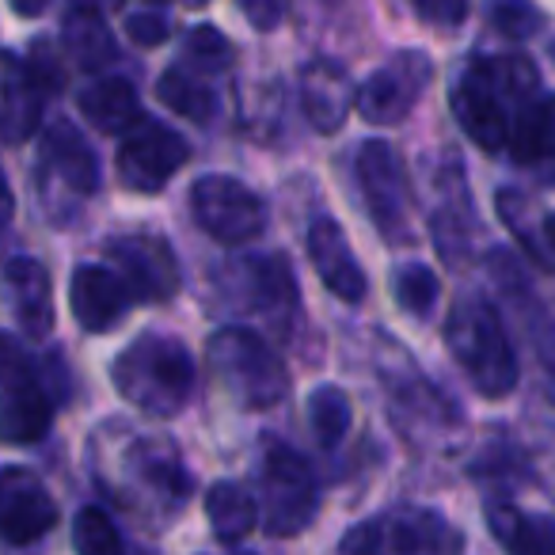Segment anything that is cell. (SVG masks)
<instances>
[{
    "instance_id": "obj_33",
    "label": "cell",
    "mask_w": 555,
    "mask_h": 555,
    "mask_svg": "<svg viewBox=\"0 0 555 555\" xmlns=\"http://www.w3.org/2000/svg\"><path fill=\"white\" fill-rule=\"evenodd\" d=\"M491 24L499 35L521 42L532 39L544 27V16H540V9L532 0H491Z\"/></svg>"
},
{
    "instance_id": "obj_2",
    "label": "cell",
    "mask_w": 555,
    "mask_h": 555,
    "mask_svg": "<svg viewBox=\"0 0 555 555\" xmlns=\"http://www.w3.org/2000/svg\"><path fill=\"white\" fill-rule=\"evenodd\" d=\"M446 347L464 370L468 385L487 400H506L517 388V354L499 312L479 297H464L446 320Z\"/></svg>"
},
{
    "instance_id": "obj_32",
    "label": "cell",
    "mask_w": 555,
    "mask_h": 555,
    "mask_svg": "<svg viewBox=\"0 0 555 555\" xmlns=\"http://www.w3.org/2000/svg\"><path fill=\"white\" fill-rule=\"evenodd\" d=\"M186 62H191V69H198V73H224L232 62H236V50H232V42L224 39L217 27L202 24L186 35Z\"/></svg>"
},
{
    "instance_id": "obj_16",
    "label": "cell",
    "mask_w": 555,
    "mask_h": 555,
    "mask_svg": "<svg viewBox=\"0 0 555 555\" xmlns=\"http://www.w3.org/2000/svg\"><path fill=\"white\" fill-rule=\"evenodd\" d=\"M4 289L20 332L31 343H47L54 332V282L47 267L31 255H12L4 267Z\"/></svg>"
},
{
    "instance_id": "obj_30",
    "label": "cell",
    "mask_w": 555,
    "mask_h": 555,
    "mask_svg": "<svg viewBox=\"0 0 555 555\" xmlns=\"http://www.w3.org/2000/svg\"><path fill=\"white\" fill-rule=\"evenodd\" d=\"M392 297L408 317L423 320V317H430L434 305H438L441 282L426 262H400V267L392 270Z\"/></svg>"
},
{
    "instance_id": "obj_5",
    "label": "cell",
    "mask_w": 555,
    "mask_h": 555,
    "mask_svg": "<svg viewBox=\"0 0 555 555\" xmlns=\"http://www.w3.org/2000/svg\"><path fill=\"white\" fill-rule=\"evenodd\" d=\"M358 183H362L365 206L388 244H415V224H411V183L388 141L373 138L358 149Z\"/></svg>"
},
{
    "instance_id": "obj_23",
    "label": "cell",
    "mask_w": 555,
    "mask_h": 555,
    "mask_svg": "<svg viewBox=\"0 0 555 555\" xmlns=\"http://www.w3.org/2000/svg\"><path fill=\"white\" fill-rule=\"evenodd\" d=\"M62 47L77 62V69L85 73L107 69L118 57V42L111 35V27L103 24V12L80 9V4H73V12L62 20Z\"/></svg>"
},
{
    "instance_id": "obj_39",
    "label": "cell",
    "mask_w": 555,
    "mask_h": 555,
    "mask_svg": "<svg viewBox=\"0 0 555 555\" xmlns=\"http://www.w3.org/2000/svg\"><path fill=\"white\" fill-rule=\"evenodd\" d=\"M80 9H95V12H122L126 0H73Z\"/></svg>"
},
{
    "instance_id": "obj_36",
    "label": "cell",
    "mask_w": 555,
    "mask_h": 555,
    "mask_svg": "<svg viewBox=\"0 0 555 555\" xmlns=\"http://www.w3.org/2000/svg\"><path fill=\"white\" fill-rule=\"evenodd\" d=\"M126 35H130L138 47H164L171 35V24L160 16V12H133V16H126Z\"/></svg>"
},
{
    "instance_id": "obj_12",
    "label": "cell",
    "mask_w": 555,
    "mask_h": 555,
    "mask_svg": "<svg viewBox=\"0 0 555 555\" xmlns=\"http://www.w3.org/2000/svg\"><path fill=\"white\" fill-rule=\"evenodd\" d=\"M107 262L126 278V286L138 301H168L179 289L176 251L156 232H130L107 244Z\"/></svg>"
},
{
    "instance_id": "obj_27",
    "label": "cell",
    "mask_w": 555,
    "mask_h": 555,
    "mask_svg": "<svg viewBox=\"0 0 555 555\" xmlns=\"http://www.w3.org/2000/svg\"><path fill=\"white\" fill-rule=\"evenodd\" d=\"M472 77L479 85L491 88L499 100H514V103H529L540 92V73L537 65L525 54H491V57H476L472 62Z\"/></svg>"
},
{
    "instance_id": "obj_4",
    "label": "cell",
    "mask_w": 555,
    "mask_h": 555,
    "mask_svg": "<svg viewBox=\"0 0 555 555\" xmlns=\"http://www.w3.org/2000/svg\"><path fill=\"white\" fill-rule=\"evenodd\" d=\"M262 529L270 537H297L320 509V491L305 456L286 441L262 449Z\"/></svg>"
},
{
    "instance_id": "obj_38",
    "label": "cell",
    "mask_w": 555,
    "mask_h": 555,
    "mask_svg": "<svg viewBox=\"0 0 555 555\" xmlns=\"http://www.w3.org/2000/svg\"><path fill=\"white\" fill-rule=\"evenodd\" d=\"M12 4V12L16 16H24V20H35V16H42V12L50 9V0H9Z\"/></svg>"
},
{
    "instance_id": "obj_19",
    "label": "cell",
    "mask_w": 555,
    "mask_h": 555,
    "mask_svg": "<svg viewBox=\"0 0 555 555\" xmlns=\"http://www.w3.org/2000/svg\"><path fill=\"white\" fill-rule=\"evenodd\" d=\"M42 164L57 183L80 198L100 191V156L73 122H54L42 133Z\"/></svg>"
},
{
    "instance_id": "obj_21",
    "label": "cell",
    "mask_w": 555,
    "mask_h": 555,
    "mask_svg": "<svg viewBox=\"0 0 555 555\" xmlns=\"http://www.w3.org/2000/svg\"><path fill=\"white\" fill-rule=\"evenodd\" d=\"M80 115L100 133H130L145 118L138 100V88L122 77H103L80 92Z\"/></svg>"
},
{
    "instance_id": "obj_3",
    "label": "cell",
    "mask_w": 555,
    "mask_h": 555,
    "mask_svg": "<svg viewBox=\"0 0 555 555\" xmlns=\"http://www.w3.org/2000/svg\"><path fill=\"white\" fill-rule=\"evenodd\" d=\"M209 365H214L217 380L224 385V392L240 403V408L267 411L278 408L289 392V373L282 365V358L270 350V343H262L247 327H221L209 335L206 343Z\"/></svg>"
},
{
    "instance_id": "obj_8",
    "label": "cell",
    "mask_w": 555,
    "mask_h": 555,
    "mask_svg": "<svg viewBox=\"0 0 555 555\" xmlns=\"http://www.w3.org/2000/svg\"><path fill=\"white\" fill-rule=\"evenodd\" d=\"M0 385H4V408H0V430L9 446H31L42 441L54 423V396L47 392L42 377L35 373L31 358L20 350L12 335L0 339Z\"/></svg>"
},
{
    "instance_id": "obj_7",
    "label": "cell",
    "mask_w": 555,
    "mask_h": 555,
    "mask_svg": "<svg viewBox=\"0 0 555 555\" xmlns=\"http://www.w3.org/2000/svg\"><path fill=\"white\" fill-rule=\"evenodd\" d=\"M343 552H461L464 537L441 514L423 506H400L362 521L339 540Z\"/></svg>"
},
{
    "instance_id": "obj_14",
    "label": "cell",
    "mask_w": 555,
    "mask_h": 555,
    "mask_svg": "<svg viewBox=\"0 0 555 555\" xmlns=\"http://www.w3.org/2000/svg\"><path fill=\"white\" fill-rule=\"evenodd\" d=\"M138 297L130 294L126 278L115 267L85 262L69 278V312L88 335H107L130 317V305Z\"/></svg>"
},
{
    "instance_id": "obj_11",
    "label": "cell",
    "mask_w": 555,
    "mask_h": 555,
    "mask_svg": "<svg viewBox=\"0 0 555 555\" xmlns=\"http://www.w3.org/2000/svg\"><path fill=\"white\" fill-rule=\"evenodd\" d=\"M434 80V62L418 50H403L388 65H380L362 88H358V115L370 126H392L411 115L418 95Z\"/></svg>"
},
{
    "instance_id": "obj_35",
    "label": "cell",
    "mask_w": 555,
    "mask_h": 555,
    "mask_svg": "<svg viewBox=\"0 0 555 555\" xmlns=\"http://www.w3.org/2000/svg\"><path fill=\"white\" fill-rule=\"evenodd\" d=\"M411 9L418 12V20L446 27V31H453V27H461L468 20V0H411Z\"/></svg>"
},
{
    "instance_id": "obj_15",
    "label": "cell",
    "mask_w": 555,
    "mask_h": 555,
    "mask_svg": "<svg viewBox=\"0 0 555 555\" xmlns=\"http://www.w3.org/2000/svg\"><path fill=\"white\" fill-rule=\"evenodd\" d=\"M305 247H309L312 270L320 274V282H324L339 301H347V305L365 301L370 278H365L362 262L354 259V247H350L347 232H343V224L335 221V217H317V221L309 224Z\"/></svg>"
},
{
    "instance_id": "obj_26",
    "label": "cell",
    "mask_w": 555,
    "mask_h": 555,
    "mask_svg": "<svg viewBox=\"0 0 555 555\" xmlns=\"http://www.w3.org/2000/svg\"><path fill=\"white\" fill-rule=\"evenodd\" d=\"M487 525H491V537L506 552H555V521L532 517L525 509L509 506V502H491L487 506Z\"/></svg>"
},
{
    "instance_id": "obj_18",
    "label": "cell",
    "mask_w": 555,
    "mask_h": 555,
    "mask_svg": "<svg viewBox=\"0 0 555 555\" xmlns=\"http://www.w3.org/2000/svg\"><path fill=\"white\" fill-rule=\"evenodd\" d=\"M449 107H453V118L461 122V130L476 141L487 153H499L509 141V115H506V100L491 92L487 85H479L472 73H464L461 85H453L449 92Z\"/></svg>"
},
{
    "instance_id": "obj_9",
    "label": "cell",
    "mask_w": 555,
    "mask_h": 555,
    "mask_svg": "<svg viewBox=\"0 0 555 555\" xmlns=\"http://www.w3.org/2000/svg\"><path fill=\"white\" fill-rule=\"evenodd\" d=\"M191 214L206 236L224 247L251 244L267 229L262 198L232 176H202L191 183Z\"/></svg>"
},
{
    "instance_id": "obj_22",
    "label": "cell",
    "mask_w": 555,
    "mask_h": 555,
    "mask_svg": "<svg viewBox=\"0 0 555 555\" xmlns=\"http://www.w3.org/2000/svg\"><path fill=\"white\" fill-rule=\"evenodd\" d=\"M494 206H499L506 229L517 236V244L525 247V255H532L540 267L555 270V209H537L517 191H499Z\"/></svg>"
},
{
    "instance_id": "obj_17",
    "label": "cell",
    "mask_w": 555,
    "mask_h": 555,
    "mask_svg": "<svg viewBox=\"0 0 555 555\" xmlns=\"http://www.w3.org/2000/svg\"><path fill=\"white\" fill-rule=\"evenodd\" d=\"M301 100H305V118H309L317 133L343 130L350 107H358V92L350 85L347 65L332 62V57H317V62L305 65Z\"/></svg>"
},
{
    "instance_id": "obj_34",
    "label": "cell",
    "mask_w": 555,
    "mask_h": 555,
    "mask_svg": "<svg viewBox=\"0 0 555 555\" xmlns=\"http://www.w3.org/2000/svg\"><path fill=\"white\" fill-rule=\"evenodd\" d=\"M27 69H31V77L39 80V85L47 88L50 95H54L57 88L65 85L62 57H57V50L50 47V42H35V47L27 50Z\"/></svg>"
},
{
    "instance_id": "obj_20",
    "label": "cell",
    "mask_w": 555,
    "mask_h": 555,
    "mask_svg": "<svg viewBox=\"0 0 555 555\" xmlns=\"http://www.w3.org/2000/svg\"><path fill=\"white\" fill-rule=\"evenodd\" d=\"M47 88L31 77L27 62L9 50L4 54V115H0V130L9 145H24L42 122V107H47Z\"/></svg>"
},
{
    "instance_id": "obj_13",
    "label": "cell",
    "mask_w": 555,
    "mask_h": 555,
    "mask_svg": "<svg viewBox=\"0 0 555 555\" xmlns=\"http://www.w3.org/2000/svg\"><path fill=\"white\" fill-rule=\"evenodd\" d=\"M57 525V502L42 487L39 476H31L20 464H9L0 472V532L12 547H24L42 540Z\"/></svg>"
},
{
    "instance_id": "obj_6",
    "label": "cell",
    "mask_w": 555,
    "mask_h": 555,
    "mask_svg": "<svg viewBox=\"0 0 555 555\" xmlns=\"http://www.w3.org/2000/svg\"><path fill=\"white\" fill-rule=\"evenodd\" d=\"M224 305L251 317H286L297 309V278L286 255H236L217 270Z\"/></svg>"
},
{
    "instance_id": "obj_25",
    "label": "cell",
    "mask_w": 555,
    "mask_h": 555,
    "mask_svg": "<svg viewBox=\"0 0 555 555\" xmlns=\"http://www.w3.org/2000/svg\"><path fill=\"white\" fill-rule=\"evenodd\" d=\"M206 517L221 544H240L259 525V502L232 479H217L206 491Z\"/></svg>"
},
{
    "instance_id": "obj_40",
    "label": "cell",
    "mask_w": 555,
    "mask_h": 555,
    "mask_svg": "<svg viewBox=\"0 0 555 555\" xmlns=\"http://www.w3.org/2000/svg\"><path fill=\"white\" fill-rule=\"evenodd\" d=\"M149 4H179V0H149ZM183 4H191V9H202V4H209V0H183Z\"/></svg>"
},
{
    "instance_id": "obj_1",
    "label": "cell",
    "mask_w": 555,
    "mask_h": 555,
    "mask_svg": "<svg viewBox=\"0 0 555 555\" xmlns=\"http://www.w3.org/2000/svg\"><path fill=\"white\" fill-rule=\"evenodd\" d=\"M118 396L153 418H176L194 392V358L176 335L145 332L115 358L111 365Z\"/></svg>"
},
{
    "instance_id": "obj_24",
    "label": "cell",
    "mask_w": 555,
    "mask_h": 555,
    "mask_svg": "<svg viewBox=\"0 0 555 555\" xmlns=\"http://www.w3.org/2000/svg\"><path fill=\"white\" fill-rule=\"evenodd\" d=\"M509 156L517 164H544L555 160V95H537L521 103L506 141Z\"/></svg>"
},
{
    "instance_id": "obj_10",
    "label": "cell",
    "mask_w": 555,
    "mask_h": 555,
    "mask_svg": "<svg viewBox=\"0 0 555 555\" xmlns=\"http://www.w3.org/2000/svg\"><path fill=\"white\" fill-rule=\"evenodd\" d=\"M191 145L168 122L141 118L118 145V179L138 194H160L186 164Z\"/></svg>"
},
{
    "instance_id": "obj_31",
    "label": "cell",
    "mask_w": 555,
    "mask_h": 555,
    "mask_svg": "<svg viewBox=\"0 0 555 555\" xmlns=\"http://www.w3.org/2000/svg\"><path fill=\"white\" fill-rule=\"evenodd\" d=\"M73 547L85 555H115L122 552V537L100 506H85L73 517Z\"/></svg>"
},
{
    "instance_id": "obj_29",
    "label": "cell",
    "mask_w": 555,
    "mask_h": 555,
    "mask_svg": "<svg viewBox=\"0 0 555 555\" xmlns=\"http://www.w3.org/2000/svg\"><path fill=\"white\" fill-rule=\"evenodd\" d=\"M354 411H350V396L335 385H320L309 396V430L324 449H335L350 434Z\"/></svg>"
},
{
    "instance_id": "obj_28",
    "label": "cell",
    "mask_w": 555,
    "mask_h": 555,
    "mask_svg": "<svg viewBox=\"0 0 555 555\" xmlns=\"http://www.w3.org/2000/svg\"><path fill=\"white\" fill-rule=\"evenodd\" d=\"M156 95H160L164 107H171L176 115H183L186 122H194V126H206L217 111L214 92L202 85L198 73H191V65H171V69H164V77L156 80Z\"/></svg>"
},
{
    "instance_id": "obj_37",
    "label": "cell",
    "mask_w": 555,
    "mask_h": 555,
    "mask_svg": "<svg viewBox=\"0 0 555 555\" xmlns=\"http://www.w3.org/2000/svg\"><path fill=\"white\" fill-rule=\"evenodd\" d=\"M236 9L255 31H278L289 12V0H236Z\"/></svg>"
}]
</instances>
